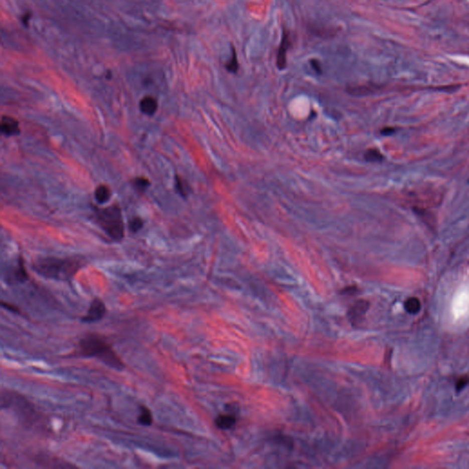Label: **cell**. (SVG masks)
I'll use <instances>...</instances> for the list:
<instances>
[{
  "mask_svg": "<svg viewBox=\"0 0 469 469\" xmlns=\"http://www.w3.org/2000/svg\"><path fill=\"white\" fill-rule=\"evenodd\" d=\"M76 352L82 358L98 359L107 367L117 371L125 369V364L115 352L110 343L97 334H88L82 338Z\"/></svg>",
  "mask_w": 469,
  "mask_h": 469,
  "instance_id": "1",
  "label": "cell"
},
{
  "mask_svg": "<svg viewBox=\"0 0 469 469\" xmlns=\"http://www.w3.org/2000/svg\"><path fill=\"white\" fill-rule=\"evenodd\" d=\"M84 265L85 262L81 258L45 257L37 258L32 268L38 274L46 279L67 281L73 279Z\"/></svg>",
  "mask_w": 469,
  "mask_h": 469,
  "instance_id": "2",
  "label": "cell"
},
{
  "mask_svg": "<svg viewBox=\"0 0 469 469\" xmlns=\"http://www.w3.org/2000/svg\"><path fill=\"white\" fill-rule=\"evenodd\" d=\"M95 223L103 229L108 237L116 241H120L125 235V227L120 206L116 204L99 208L94 207Z\"/></svg>",
  "mask_w": 469,
  "mask_h": 469,
  "instance_id": "3",
  "label": "cell"
},
{
  "mask_svg": "<svg viewBox=\"0 0 469 469\" xmlns=\"http://www.w3.org/2000/svg\"><path fill=\"white\" fill-rule=\"evenodd\" d=\"M106 307L105 302L99 298H95L92 300L89 309L85 317H82V322L86 324H92L100 321L106 316Z\"/></svg>",
  "mask_w": 469,
  "mask_h": 469,
  "instance_id": "4",
  "label": "cell"
},
{
  "mask_svg": "<svg viewBox=\"0 0 469 469\" xmlns=\"http://www.w3.org/2000/svg\"><path fill=\"white\" fill-rule=\"evenodd\" d=\"M0 130H1V133L6 137L17 136V135H19L21 133L20 123L13 116L4 115L1 117Z\"/></svg>",
  "mask_w": 469,
  "mask_h": 469,
  "instance_id": "5",
  "label": "cell"
},
{
  "mask_svg": "<svg viewBox=\"0 0 469 469\" xmlns=\"http://www.w3.org/2000/svg\"><path fill=\"white\" fill-rule=\"evenodd\" d=\"M290 36L288 32L284 31L282 34V38H281V43H280V46L278 51V54H277V66L280 70L284 69L286 66V53H287L288 49L290 48Z\"/></svg>",
  "mask_w": 469,
  "mask_h": 469,
  "instance_id": "6",
  "label": "cell"
},
{
  "mask_svg": "<svg viewBox=\"0 0 469 469\" xmlns=\"http://www.w3.org/2000/svg\"><path fill=\"white\" fill-rule=\"evenodd\" d=\"M369 306V302L366 300H360L357 301L348 311L349 319L353 323L359 322L366 314V311H368Z\"/></svg>",
  "mask_w": 469,
  "mask_h": 469,
  "instance_id": "7",
  "label": "cell"
},
{
  "mask_svg": "<svg viewBox=\"0 0 469 469\" xmlns=\"http://www.w3.org/2000/svg\"><path fill=\"white\" fill-rule=\"evenodd\" d=\"M139 108L144 115L153 116L158 109V101L154 96L147 95L140 101Z\"/></svg>",
  "mask_w": 469,
  "mask_h": 469,
  "instance_id": "8",
  "label": "cell"
},
{
  "mask_svg": "<svg viewBox=\"0 0 469 469\" xmlns=\"http://www.w3.org/2000/svg\"><path fill=\"white\" fill-rule=\"evenodd\" d=\"M10 279H11L13 282H20V283L25 282L29 279V275L27 273L23 259H20L19 264H18L16 269L13 270L12 274L10 277Z\"/></svg>",
  "mask_w": 469,
  "mask_h": 469,
  "instance_id": "9",
  "label": "cell"
},
{
  "mask_svg": "<svg viewBox=\"0 0 469 469\" xmlns=\"http://www.w3.org/2000/svg\"><path fill=\"white\" fill-rule=\"evenodd\" d=\"M111 197V190L107 185H101L97 186L95 191V198L98 204H106Z\"/></svg>",
  "mask_w": 469,
  "mask_h": 469,
  "instance_id": "10",
  "label": "cell"
},
{
  "mask_svg": "<svg viewBox=\"0 0 469 469\" xmlns=\"http://www.w3.org/2000/svg\"><path fill=\"white\" fill-rule=\"evenodd\" d=\"M236 417L233 414H222L216 418V426L220 429H230L236 424Z\"/></svg>",
  "mask_w": 469,
  "mask_h": 469,
  "instance_id": "11",
  "label": "cell"
},
{
  "mask_svg": "<svg viewBox=\"0 0 469 469\" xmlns=\"http://www.w3.org/2000/svg\"><path fill=\"white\" fill-rule=\"evenodd\" d=\"M137 422L143 426H149L153 422L152 413L146 406L140 407V413L137 417Z\"/></svg>",
  "mask_w": 469,
  "mask_h": 469,
  "instance_id": "12",
  "label": "cell"
},
{
  "mask_svg": "<svg viewBox=\"0 0 469 469\" xmlns=\"http://www.w3.org/2000/svg\"><path fill=\"white\" fill-rule=\"evenodd\" d=\"M404 308L409 314L416 315L421 310V302L415 297H411L404 302Z\"/></svg>",
  "mask_w": 469,
  "mask_h": 469,
  "instance_id": "13",
  "label": "cell"
},
{
  "mask_svg": "<svg viewBox=\"0 0 469 469\" xmlns=\"http://www.w3.org/2000/svg\"><path fill=\"white\" fill-rule=\"evenodd\" d=\"M175 190L183 197H186L188 195V186L179 176H175Z\"/></svg>",
  "mask_w": 469,
  "mask_h": 469,
  "instance_id": "14",
  "label": "cell"
},
{
  "mask_svg": "<svg viewBox=\"0 0 469 469\" xmlns=\"http://www.w3.org/2000/svg\"><path fill=\"white\" fill-rule=\"evenodd\" d=\"M149 185H150L149 181L143 177H137L133 181L134 188L139 193H144L149 187Z\"/></svg>",
  "mask_w": 469,
  "mask_h": 469,
  "instance_id": "15",
  "label": "cell"
},
{
  "mask_svg": "<svg viewBox=\"0 0 469 469\" xmlns=\"http://www.w3.org/2000/svg\"><path fill=\"white\" fill-rule=\"evenodd\" d=\"M226 68L229 73H232V74H236L237 70H238L237 53H236V51L234 49L232 50L231 57L229 58V60L227 62V64H226Z\"/></svg>",
  "mask_w": 469,
  "mask_h": 469,
  "instance_id": "16",
  "label": "cell"
},
{
  "mask_svg": "<svg viewBox=\"0 0 469 469\" xmlns=\"http://www.w3.org/2000/svg\"><path fill=\"white\" fill-rule=\"evenodd\" d=\"M365 159L370 163H380L383 160V156L378 149H369L365 153Z\"/></svg>",
  "mask_w": 469,
  "mask_h": 469,
  "instance_id": "17",
  "label": "cell"
},
{
  "mask_svg": "<svg viewBox=\"0 0 469 469\" xmlns=\"http://www.w3.org/2000/svg\"><path fill=\"white\" fill-rule=\"evenodd\" d=\"M144 227V222L140 217H134L128 223V229L131 233H137Z\"/></svg>",
  "mask_w": 469,
  "mask_h": 469,
  "instance_id": "18",
  "label": "cell"
},
{
  "mask_svg": "<svg viewBox=\"0 0 469 469\" xmlns=\"http://www.w3.org/2000/svg\"><path fill=\"white\" fill-rule=\"evenodd\" d=\"M469 383V378L467 376H464L459 379L457 383H456V390L460 391L463 390L464 387Z\"/></svg>",
  "mask_w": 469,
  "mask_h": 469,
  "instance_id": "19",
  "label": "cell"
},
{
  "mask_svg": "<svg viewBox=\"0 0 469 469\" xmlns=\"http://www.w3.org/2000/svg\"><path fill=\"white\" fill-rule=\"evenodd\" d=\"M393 132H394V129H393L392 127H386V128H384V129H383V130L381 131V134H383V135H386V136H388V135H390V134H392Z\"/></svg>",
  "mask_w": 469,
  "mask_h": 469,
  "instance_id": "20",
  "label": "cell"
},
{
  "mask_svg": "<svg viewBox=\"0 0 469 469\" xmlns=\"http://www.w3.org/2000/svg\"><path fill=\"white\" fill-rule=\"evenodd\" d=\"M2 306H4V307H6V309H8V310H10V311H18L15 306L10 305L9 303H5L4 301H2Z\"/></svg>",
  "mask_w": 469,
  "mask_h": 469,
  "instance_id": "21",
  "label": "cell"
},
{
  "mask_svg": "<svg viewBox=\"0 0 469 469\" xmlns=\"http://www.w3.org/2000/svg\"><path fill=\"white\" fill-rule=\"evenodd\" d=\"M30 19H31V14H26L25 16L22 18V22L27 26V25H28V22L30 21Z\"/></svg>",
  "mask_w": 469,
  "mask_h": 469,
  "instance_id": "22",
  "label": "cell"
}]
</instances>
